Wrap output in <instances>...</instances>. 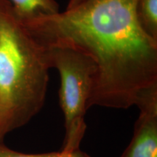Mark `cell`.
I'll return each mask as SVG.
<instances>
[{"label":"cell","mask_w":157,"mask_h":157,"mask_svg":"<svg viewBox=\"0 0 157 157\" xmlns=\"http://www.w3.org/2000/svg\"><path fill=\"white\" fill-rule=\"evenodd\" d=\"M137 0H87L53 15L21 20L44 48L68 47L96 65L87 109H127L157 86V41L143 30Z\"/></svg>","instance_id":"cell-1"},{"label":"cell","mask_w":157,"mask_h":157,"mask_svg":"<svg viewBox=\"0 0 157 157\" xmlns=\"http://www.w3.org/2000/svg\"><path fill=\"white\" fill-rule=\"evenodd\" d=\"M46 49L0 0V143L43 107L49 81Z\"/></svg>","instance_id":"cell-2"},{"label":"cell","mask_w":157,"mask_h":157,"mask_svg":"<svg viewBox=\"0 0 157 157\" xmlns=\"http://www.w3.org/2000/svg\"><path fill=\"white\" fill-rule=\"evenodd\" d=\"M45 49L49 66L50 68H56L60 77L59 98L66 129L61 151L72 154L80 149L87 129L84 116L93 87L96 65L91 57L76 49L68 47Z\"/></svg>","instance_id":"cell-3"},{"label":"cell","mask_w":157,"mask_h":157,"mask_svg":"<svg viewBox=\"0 0 157 157\" xmlns=\"http://www.w3.org/2000/svg\"><path fill=\"white\" fill-rule=\"evenodd\" d=\"M136 106L140 115L132 140L120 157H157V88L146 94Z\"/></svg>","instance_id":"cell-4"},{"label":"cell","mask_w":157,"mask_h":157,"mask_svg":"<svg viewBox=\"0 0 157 157\" xmlns=\"http://www.w3.org/2000/svg\"><path fill=\"white\" fill-rule=\"evenodd\" d=\"M15 14L21 20H28L39 15H53L59 13L56 0H10Z\"/></svg>","instance_id":"cell-5"},{"label":"cell","mask_w":157,"mask_h":157,"mask_svg":"<svg viewBox=\"0 0 157 157\" xmlns=\"http://www.w3.org/2000/svg\"><path fill=\"white\" fill-rule=\"evenodd\" d=\"M136 14L143 30L157 41V0H137Z\"/></svg>","instance_id":"cell-6"},{"label":"cell","mask_w":157,"mask_h":157,"mask_svg":"<svg viewBox=\"0 0 157 157\" xmlns=\"http://www.w3.org/2000/svg\"><path fill=\"white\" fill-rule=\"evenodd\" d=\"M74 152L72 154L60 151H55L44 154H23L7 148L2 143H0V157H73Z\"/></svg>","instance_id":"cell-7"},{"label":"cell","mask_w":157,"mask_h":157,"mask_svg":"<svg viewBox=\"0 0 157 157\" xmlns=\"http://www.w3.org/2000/svg\"><path fill=\"white\" fill-rule=\"evenodd\" d=\"M86 1H87V0H69V2L68 4L67 8L66 9L74 8V7L81 5L82 3H83Z\"/></svg>","instance_id":"cell-8"},{"label":"cell","mask_w":157,"mask_h":157,"mask_svg":"<svg viewBox=\"0 0 157 157\" xmlns=\"http://www.w3.org/2000/svg\"><path fill=\"white\" fill-rule=\"evenodd\" d=\"M73 157H90V156L89 155L86 154V153L82 151L80 149H78V150L74 152V156Z\"/></svg>","instance_id":"cell-9"}]
</instances>
